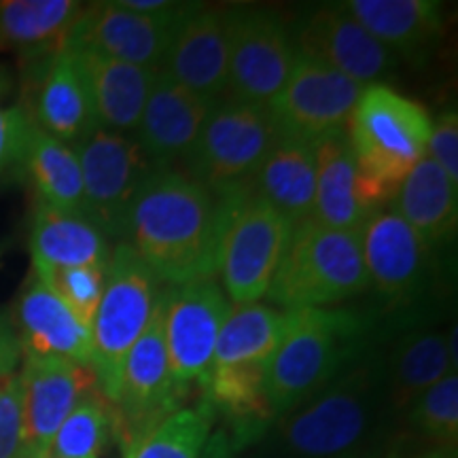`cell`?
<instances>
[{
    "label": "cell",
    "mask_w": 458,
    "mask_h": 458,
    "mask_svg": "<svg viewBox=\"0 0 458 458\" xmlns=\"http://www.w3.org/2000/svg\"><path fill=\"white\" fill-rule=\"evenodd\" d=\"M20 380L24 458H47L57 428L98 380L89 365L55 357H24Z\"/></svg>",
    "instance_id": "cell-17"
},
{
    "label": "cell",
    "mask_w": 458,
    "mask_h": 458,
    "mask_svg": "<svg viewBox=\"0 0 458 458\" xmlns=\"http://www.w3.org/2000/svg\"><path fill=\"white\" fill-rule=\"evenodd\" d=\"M30 250L34 263L51 267H108L113 257L108 236L94 221L43 202L34 206Z\"/></svg>",
    "instance_id": "cell-29"
},
{
    "label": "cell",
    "mask_w": 458,
    "mask_h": 458,
    "mask_svg": "<svg viewBox=\"0 0 458 458\" xmlns=\"http://www.w3.org/2000/svg\"><path fill=\"white\" fill-rule=\"evenodd\" d=\"M369 286L391 310L414 306L433 283V249L391 210H377L360 227Z\"/></svg>",
    "instance_id": "cell-15"
},
{
    "label": "cell",
    "mask_w": 458,
    "mask_h": 458,
    "mask_svg": "<svg viewBox=\"0 0 458 458\" xmlns=\"http://www.w3.org/2000/svg\"><path fill=\"white\" fill-rule=\"evenodd\" d=\"M431 114L385 83L368 85L348 122L363 193L374 210L391 202L411 168L427 156Z\"/></svg>",
    "instance_id": "cell-4"
},
{
    "label": "cell",
    "mask_w": 458,
    "mask_h": 458,
    "mask_svg": "<svg viewBox=\"0 0 458 458\" xmlns=\"http://www.w3.org/2000/svg\"><path fill=\"white\" fill-rule=\"evenodd\" d=\"M427 156L458 185V114L444 111L431 119Z\"/></svg>",
    "instance_id": "cell-39"
},
{
    "label": "cell",
    "mask_w": 458,
    "mask_h": 458,
    "mask_svg": "<svg viewBox=\"0 0 458 458\" xmlns=\"http://www.w3.org/2000/svg\"><path fill=\"white\" fill-rule=\"evenodd\" d=\"M360 85L344 74L295 55L289 79L267 102L280 136L314 145L335 131H346Z\"/></svg>",
    "instance_id": "cell-13"
},
{
    "label": "cell",
    "mask_w": 458,
    "mask_h": 458,
    "mask_svg": "<svg viewBox=\"0 0 458 458\" xmlns=\"http://www.w3.org/2000/svg\"><path fill=\"white\" fill-rule=\"evenodd\" d=\"M351 458H380L376 454V452H371V454H359V456H351Z\"/></svg>",
    "instance_id": "cell-42"
},
{
    "label": "cell",
    "mask_w": 458,
    "mask_h": 458,
    "mask_svg": "<svg viewBox=\"0 0 458 458\" xmlns=\"http://www.w3.org/2000/svg\"><path fill=\"white\" fill-rule=\"evenodd\" d=\"M450 374H456V331H410L393 348L385 369L388 403L405 411Z\"/></svg>",
    "instance_id": "cell-27"
},
{
    "label": "cell",
    "mask_w": 458,
    "mask_h": 458,
    "mask_svg": "<svg viewBox=\"0 0 458 458\" xmlns=\"http://www.w3.org/2000/svg\"><path fill=\"white\" fill-rule=\"evenodd\" d=\"M344 7L397 60L422 66L444 37V7L433 0H348Z\"/></svg>",
    "instance_id": "cell-22"
},
{
    "label": "cell",
    "mask_w": 458,
    "mask_h": 458,
    "mask_svg": "<svg viewBox=\"0 0 458 458\" xmlns=\"http://www.w3.org/2000/svg\"><path fill=\"white\" fill-rule=\"evenodd\" d=\"M255 196L266 199L291 225L310 219L317 196V159L308 142L280 136L250 181Z\"/></svg>",
    "instance_id": "cell-28"
},
{
    "label": "cell",
    "mask_w": 458,
    "mask_h": 458,
    "mask_svg": "<svg viewBox=\"0 0 458 458\" xmlns=\"http://www.w3.org/2000/svg\"><path fill=\"white\" fill-rule=\"evenodd\" d=\"M229 98L267 105L295 64L291 30L276 11L227 7Z\"/></svg>",
    "instance_id": "cell-12"
},
{
    "label": "cell",
    "mask_w": 458,
    "mask_h": 458,
    "mask_svg": "<svg viewBox=\"0 0 458 458\" xmlns=\"http://www.w3.org/2000/svg\"><path fill=\"white\" fill-rule=\"evenodd\" d=\"M388 204L431 249L454 238L458 185L428 156L411 168Z\"/></svg>",
    "instance_id": "cell-26"
},
{
    "label": "cell",
    "mask_w": 458,
    "mask_h": 458,
    "mask_svg": "<svg viewBox=\"0 0 458 458\" xmlns=\"http://www.w3.org/2000/svg\"><path fill=\"white\" fill-rule=\"evenodd\" d=\"M165 289L159 295L147 329L136 340L123 360L122 382L117 397L111 403L113 437L119 439L125 452L131 444L164 418L181 410L182 394L170 374L168 352L164 335Z\"/></svg>",
    "instance_id": "cell-9"
},
{
    "label": "cell",
    "mask_w": 458,
    "mask_h": 458,
    "mask_svg": "<svg viewBox=\"0 0 458 458\" xmlns=\"http://www.w3.org/2000/svg\"><path fill=\"white\" fill-rule=\"evenodd\" d=\"M286 329V312L270 303L232 306L216 340L213 368L267 363Z\"/></svg>",
    "instance_id": "cell-32"
},
{
    "label": "cell",
    "mask_w": 458,
    "mask_h": 458,
    "mask_svg": "<svg viewBox=\"0 0 458 458\" xmlns=\"http://www.w3.org/2000/svg\"><path fill=\"white\" fill-rule=\"evenodd\" d=\"M276 139L267 105L223 98L182 159L185 174L215 196L249 185Z\"/></svg>",
    "instance_id": "cell-7"
},
{
    "label": "cell",
    "mask_w": 458,
    "mask_h": 458,
    "mask_svg": "<svg viewBox=\"0 0 458 458\" xmlns=\"http://www.w3.org/2000/svg\"><path fill=\"white\" fill-rule=\"evenodd\" d=\"M83 176L85 216L122 242L136 193L156 165L134 136L96 128L74 145Z\"/></svg>",
    "instance_id": "cell-11"
},
{
    "label": "cell",
    "mask_w": 458,
    "mask_h": 458,
    "mask_svg": "<svg viewBox=\"0 0 458 458\" xmlns=\"http://www.w3.org/2000/svg\"><path fill=\"white\" fill-rule=\"evenodd\" d=\"M9 89V77L0 68V181L21 174L24 165L30 117L24 106H4L3 98Z\"/></svg>",
    "instance_id": "cell-37"
},
{
    "label": "cell",
    "mask_w": 458,
    "mask_h": 458,
    "mask_svg": "<svg viewBox=\"0 0 458 458\" xmlns=\"http://www.w3.org/2000/svg\"><path fill=\"white\" fill-rule=\"evenodd\" d=\"M215 422L208 401L181 408L147 431L123 452V458H199Z\"/></svg>",
    "instance_id": "cell-33"
},
{
    "label": "cell",
    "mask_w": 458,
    "mask_h": 458,
    "mask_svg": "<svg viewBox=\"0 0 458 458\" xmlns=\"http://www.w3.org/2000/svg\"><path fill=\"white\" fill-rule=\"evenodd\" d=\"M72 54L88 85L98 128L134 136L159 72L123 64L91 51Z\"/></svg>",
    "instance_id": "cell-23"
},
{
    "label": "cell",
    "mask_w": 458,
    "mask_h": 458,
    "mask_svg": "<svg viewBox=\"0 0 458 458\" xmlns=\"http://www.w3.org/2000/svg\"><path fill=\"white\" fill-rule=\"evenodd\" d=\"M236 454L238 450L233 448L232 437H229L225 428H219V431L208 435L199 458H236Z\"/></svg>",
    "instance_id": "cell-41"
},
{
    "label": "cell",
    "mask_w": 458,
    "mask_h": 458,
    "mask_svg": "<svg viewBox=\"0 0 458 458\" xmlns=\"http://www.w3.org/2000/svg\"><path fill=\"white\" fill-rule=\"evenodd\" d=\"M196 3L174 15H142L122 7L119 0L83 4L66 47L91 51L123 64L162 71L176 21Z\"/></svg>",
    "instance_id": "cell-16"
},
{
    "label": "cell",
    "mask_w": 458,
    "mask_h": 458,
    "mask_svg": "<svg viewBox=\"0 0 458 458\" xmlns=\"http://www.w3.org/2000/svg\"><path fill=\"white\" fill-rule=\"evenodd\" d=\"M108 267H51L32 261V272L43 284L77 317L85 327H91L96 312L105 295Z\"/></svg>",
    "instance_id": "cell-35"
},
{
    "label": "cell",
    "mask_w": 458,
    "mask_h": 458,
    "mask_svg": "<svg viewBox=\"0 0 458 458\" xmlns=\"http://www.w3.org/2000/svg\"><path fill=\"white\" fill-rule=\"evenodd\" d=\"M374 329L368 312L308 308L286 312V329L267 360L266 393L274 416H286L363 357Z\"/></svg>",
    "instance_id": "cell-2"
},
{
    "label": "cell",
    "mask_w": 458,
    "mask_h": 458,
    "mask_svg": "<svg viewBox=\"0 0 458 458\" xmlns=\"http://www.w3.org/2000/svg\"><path fill=\"white\" fill-rule=\"evenodd\" d=\"M227 11L193 4L176 21L162 72L172 83L210 100L227 94Z\"/></svg>",
    "instance_id": "cell-18"
},
{
    "label": "cell",
    "mask_w": 458,
    "mask_h": 458,
    "mask_svg": "<svg viewBox=\"0 0 458 458\" xmlns=\"http://www.w3.org/2000/svg\"><path fill=\"white\" fill-rule=\"evenodd\" d=\"M295 55L331 68L360 85L380 83L397 57L359 24L344 3L317 4L289 26Z\"/></svg>",
    "instance_id": "cell-14"
},
{
    "label": "cell",
    "mask_w": 458,
    "mask_h": 458,
    "mask_svg": "<svg viewBox=\"0 0 458 458\" xmlns=\"http://www.w3.org/2000/svg\"><path fill=\"white\" fill-rule=\"evenodd\" d=\"M30 105L24 108L30 122L45 134L68 147L79 145L98 128L88 85L71 49L34 57Z\"/></svg>",
    "instance_id": "cell-19"
},
{
    "label": "cell",
    "mask_w": 458,
    "mask_h": 458,
    "mask_svg": "<svg viewBox=\"0 0 458 458\" xmlns=\"http://www.w3.org/2000/svg\"><path fill=\"white\" fill-rule=\"evenodd\" d=\"M15 335L24 357L91 363V334L32 272L15 303Z\"/></svg>",
    "instance_id": "cell-21"
},
{
    "label": "cell",
    "mask_w": 458,
    "mask_h": 458,
    "mask_svg": "<svg viewBox=\"0 0 458 458\" xmlns=\"http://www.w3.org/2000/svg\"><path fill=\"white\" fill-rule=\"evenodd\" d=\"M21 174L32 181L38 202L85 215L83 176L72 147L45 134L30 122Z\"/></svg>",
    "instance_id": "cell-31"
},
{
    "label": "cell",
    "mask_w": 458,
    "mask_h": 458,
    "mask_svg": "<svg viewBox=\"0 0 458 458\" xmlns=\"http://www.w3.org/2000/svg\"><path fill=\"white\" fill-rule=\"evenodd\" d=\"M369 289L360 233L306 219L291 229L267 301L283 312L334 308Z\"/></svg>",
    "instance_id": "cell-5"
},
{
    "label": "cell",
    "mask_w": 458,
    "mask_h": 458,
    "mask_svg": "<svg viewBox=\"0 0 458 458\" xmlns=\"http://www.w3.org/2000/svg\"><path fill=\"white\" fill-rule=\"evenodd\" d=\"M312 147L317 159V196L312 219L334 229L360 232L365 221L377 210L371 208L365 199L363 181L346 131L325 136Z\"/></svg>",
    "instance_id": "cell-24"
},
{
    "label": "cell",
    "mask_w": 458,
    "mask_h": 458,
    "mask_svg": "<svg viewBox=\"0 0 458 458\" xmlns=\"http://www.w3.org/2000/svg\"><path fill=\"white\" fill-rule=\"evenodd\" d=\"M232 191L215 196L185 172L156 168L130 208L123 242L159 283L179 286L219 270Z\"/></svg>",
    "instance_id": "cell-1"
},
{
    "label": "cell",
    "mask_w": 458,
    "mask_h": 458,
    "mask_svg": "<svg viewBox=\"0 0 458 458\" xmlns=\"http://www.w3.org/2000/svg\"><path fill=\"white\" fill-rule=\"evenodd\" d=\"M385 393V368L363 354L312 399L276 418L280 448L289 458L371 454L368 444L382 416Z\"/></svg>",
    "instance_id": "cell-3"
},
{
    "label": "cell",
    "mask_w": 458,
    "mask_h": 458,
    "mask_svg": "<svg viewBox=\"0 0 458 458\" xmlns=\"http://www.w3.org/2000/svg\"><path fill=\"white\" fill-rule=\"evenodd\" d=\"M405 428L431 442L458 445V377L450 374L405 410Z\"/></svg>",
    "instance_id": "cell-36"
},
{
    "label": "cell",
    "mask_w": 458,
    "mask_h": 458,
    "mask_svg": "<svg viewBox=\"0 0 458 458\" xmlns=\"http://www.w3.org/2000/svg\"><path fill=\"white\" fill-rule=\"evenodd\" d=\"M21 359V348L17 342L13 325L0 317V376L13 374Z\"/></svg>",
    "instance_id": "cell-40"
},
{
    "label": "cell",
    "mask_w": 458,
    "mask_h": 458,
    "mask_svg": "<svg viewBox=\"0 0 458 458\" xmlns=\"http://www.w3.org/2000/svg\"><path fill=\"white\" fill-rule=\"evenodd\" d=\"M219 102L193 94L159 72L134 139L156 168H172L189 156Z\"/></svg>",
    "instance_id": "cell-20"
},
{
    "label": "cell",
    "mask_w": 458,
    "mask_h": 458,
    "mask_svg": "<svg viewBox=\"0 0 458 458\" xmlns=\"http://www.w3.org/2000/svg\"><path fill=\"white\" fill-rule=\"evenodd\" d=\"M162 283L128 242H117L106 270L105 295L91 323V363L108 403L117 397L123 360L147 329Z\"/></svg>",
    "instance_id": "cell-6"
},
{
    "label": "cell",
    "mask_w": 458,
    "mask_h": 458,
    "mask_svg": "<svg viewBox=\"0 0 458 458\" xmlns=\"http://www.w3.org/2000/svg\"><path fill=\"white\" fill-rule=\"evenodd\" d=\"M267 363L213 368L202 399L208 401L215 416L221 414L229 425L227 435L233 448L255 444L276 422L266 393Z\"/></svg>",
    "instance_id": "cell-25"
},
{
    "label": "cell",
    "mask_w": 458,
    "mask_h": 458,
    "mask_svg": "<svg viewBox=\"0 0 458 458\" xmlns=\"http://www.w3.org/2000/svg\"><path fill=\"white\" fill-rule=\"evenodd\" d=\"M113 437L111 403L98 391L79 401L51 442L47 458H100Z\"/></svg>",
    "instance_id": "cell-34"
},
{
    "label": "cell",
    "mask_w": 458,
    "mask_h": 458,
    "mask_svg": "<svg viewBox=\"0 0 458 458\" xmlns=\"http://www.w3.org/2000/svg\"><path fill=\"white\" fill-rule=\"evenodd\" d=\"M81 11L74 0H0V49L28 60L62 51Z\"/></svg>",
    "instance_id": "cell-30"
},
{
    "label": "cell",
    "mask_w": 458,
    "mask_h": 458,
    "mask_svg": "<svg viewBox=\"0 0 458 458\" xmlns=\"http://www.w3.org/2000/svg\"><path fill=\"white\" fill-rule=\"evenodd\" d=\"M229 191L232 206L216 274H221L229 301L244 306L266 297L293 225L266 199L255 196L250 182Z\"/></svg>",
    "instance_id": "cell-8"
},
{
    "label": "cell",
    "mask_w": 458,
    "mask_h": 458,
    "mask_svg": "<svg viewBox=\"0 0 458 458\" xmlns=\"http://www.w3.org/2000/svg\"><path fill=\"white\" fill-rule=\"evenodd\" d=\"M0 458H24L20 371L0 376Z\"/></svg>",
    "instance_id": "cell-38"
},
{
    "label": "cell",
    "mask_w": 458,
    "mask_h": 458,
    "mask_svg": "<svg viewBox=\"0 0 458 458\" xmlns=\"http://www.w3.org/2000/svg\"><path fill=\"white\" fill-rule=\"evenodd\" d=\"M232 301L215 276L165 289L164 335L170 374L179 391H206L213 371L216 340Z\"/></svg>",
    "instance_id": "cell-10"
}]
</instances>
